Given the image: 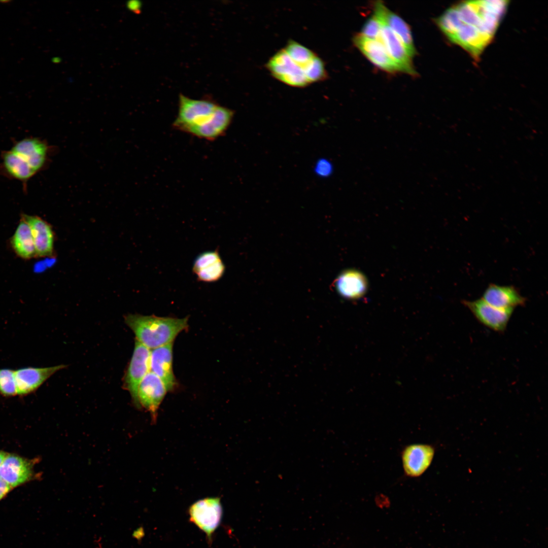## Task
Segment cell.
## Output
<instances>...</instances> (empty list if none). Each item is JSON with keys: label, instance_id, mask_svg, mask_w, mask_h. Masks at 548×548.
Here are the masks:
<instances>
[{"label": "cell", "instance_id": "obj_29", "mask_svg": "<svg viewBox=\"0 0 548 548\" xmlns=\"http://www.w3.org/2000/svg\"><path fill=\"white\" fill-rule=\"evenodd\" d=\"M127 5L128 8L130 10H131L134 12H136L138 13L139 12H140L141 3L139 1H129Z\"/></svg>", "mask_w": 548, "mask_h": 548}, {"label": "cell", "instance_id": "obj_27", "mask_svg": "<svg viewBox=\"0 0 548 548\" xmlns=\"http://www.w3.org/2000/svg\"><path fill=\"white\" fill-rule=\"evenodd\" d=\"M314 171L317 176L321 178H327L333 173V165L327 159L321 158L316 162Z\"/></svg>", "mask_w": 548, "mask_h": 548}, {"label": "cell", "instance_id": "obj_18", "mask_svg": "<svg viewBox=\"0 0 548 548\" xmlns=\"http://www.w3.org/2000/svg\"><path fill=\"white\" fill-rule=\"evenodd\" d=\"M234 115L233 110L219 105L210 119L190 130L188 133L207 140H215L225 133Z\"/></svg>", "mask_w": 548, "mask_h": 548}, {"label": "cell", "instance_id": "obj_14", "mask_svg": "<svg viewBox=\"0 0 548 548\" xmlns=\"http://www.w3.org/2000/svg\"><path fill=\"white\" fill-rule=\"evenodd\" d=\"M21 219L29 227L37 257L52 256L54 253V235L51 225L36 215L22 214Z\"/></svg>", "mask_w": 548, "mask_h": 548}, {"label": "cell", "instance_id": "obj_31", "mask_svg": "<svg viewBox=\"0 0 548 548\" xmlns=\"http://www.w3.org/2000/svg\"><path fill=\"white\" fill-rule=\"evenodd\" d=\"M10 2H11V1H10V0H2V1H0V3H2V4H7V3H9Z\"/></svg>", "mask_w": 548, "mask_h": 548}, {"label": "cell", "instance_id": "obj_13", "mask_svg": "<svg viewBox=\"0 0 548 548\" xmlns=\"http://www.w3.org/2000/svg\"><path fill=\"white\" fill-rule=\"evenodd\" d=\"M173 344L150 350V370L162 380L167 391L174 390L178 385L173 368Z\"/></svg>", "mask_w": 548, "mask_h": 548}, {"label": "cell", "instance_id": "obj_3", "mask_svg": "<svg viewBox=\"0 0 548 548\" xmlns=\"http://www.w3.org/2000/svg\"><path fill=\"white\" fill-rule=\"evenodd\" d=\"M124 320L135 339L150 350L174 342L188 327V317L178 318L129 314Z\"/></svg>", "mask_w": 548, "mask_h": 548}, {"label": "cell", "instance_id": "obj_9", "mask_svg": "<svg viewBox=\"0 0 548 548\" xmlns=\"http://www.w3.org/2000/svg\"><path fill=\"white\" fill-rule=\"evenodd\" d=\"M434 454V448L429 444L417 443L405 447L401 454L405 475L411 478L422 475L430 466Z\"/></svg>", "mask_w": 548, "mask_h": 548}, {"label": "cell", "instance_id": "obj_7", "mask_svg": "<svg viewBox=\"0 0 548 548\" xmlns=\"http://www.w3.org/2000/svg\"><path fill=\"white\" fill-rule=\"evenodd\" d=\"M463 304L482 324L496 332H502L513 313V309H502L493 306L481 298L473 301L463 300Z\"/></svg>", "mask_w": 548, "mask_h": 548}, {"label": "cell", "instance_id": "obj_30", "mask_svg": "<svg viewBox=\"0 0 548 548\" xmlns=\"http://www.w3.org/2000/svg\"><path fill=\"white\" fill-rule=\"evenodd\" d=\"M144 535V530L142 527H139L137 529L133 531L132 536L133 538L140 540Z\"/></svg>", "mask_w": 548, "mask_h": 548}, {"label": "cell", "instance_id": "obj_11", "mask_svg": "<svg viewBox=\"0 0 548 548\" xmlns=\"http://www.w3.org/2000/svg\"><path fill=\"white\" fill-rule=\"evenodd\" d=\"M373 14L395 34L413 58L416 53V49L409 25L381 1L374 4Z\"/></svg>", "mask_w": 548, "mask_h": 548}, {"label": "cell", "instance_id": "obj_15", "mask_svg": "<svg viewBox=\"0 0 548 548\" xmlns=\"http://www.w3.org/2000/svg\"><path fill=\"white\" fill-rule=\"evenodd\" d=\"M65 366L59 365L47 367H27L15 370L17 395L24 396L34 392L53 374Z\"/></svg>", "mask_w": 548, "mask_h": 548}, {"label": "cell", "instance_id": "obj_5", "mask_svg": "<svg viewBox=\"0 0 548 548\" xmlns=\"http://www.w3.org/2000/svg\"><path fill=\"white\" fill-rule=\"evenodd\" d=\"M265 67L271 76L287 85L303 88L310 85L303 70L282 49L268 60Z\"/></svg>", "mask_w": 548, "mask_h": 548}, {"label": "cell", "instance_id": "obj_24", "mask_svg": "<svg viewBox=\"0 0 548 548\" xmlns=\"http://www.w3.org/2000/svg\"><path fill=\"white\" fill-rule=\"evenodd\" d=\"M303 71L310 84L323 81L328 77L324 61L317 55Z\"/></svg>", "mask_w": 548, "mask_h": 548}, {"label": "cell", "instance_id": "obj_21", "mask_svg": "<svg viewBox=\"0 0 548 548\" xmlns=\"http://www.w3.org/2000/svg\"><path fill=\"white\" fill-rule=\"evenodd\" d=\"M337 293L349 299H358L366 292L368 284L364 275L355 269H348L341 272L334 281Z\"/></svg>", "mask_w": 548, "mask_h": 548}, {"label": "cell", "instance_id": "obj_4", "mask_svg": "<svg viewBox=\"0 0 548 548\" xmlns=\"http://www.w3.org/2000/svg\"><path fill=\"white\" fill-rule=\"evenodd\" d=\"M219 105L208 99H194L180 94L177 116L173 123L175 128L188 133L206 122Z\"/></svg>", "mask_w": 548, "mask_h": 548}, {"label": "cell", "instance_id": "obj_28", "mask_svg": "<svg viewBox=\"0 0 548 548\" xmlns=\"http://www.w3.org/2000/svg\"><path fill=\"white\" fill-rule=\"evenodd\" d=\"M12 489L8 484L0 478V500L4 498Z\"/></svg>", "mask_w": 548, "mask_h": 548}, {"label": "cell", "instance_id": "obj_1", "mask_svg": "<svg viewBox=\"0 0 548 548\" xmlns=\"http://www.w3.org/2000/svg\"><path fill=\"white\" fill-rule=\"evenodd\" d=\"M507 1H463L451 6L435 19L447 39L475 61L491 43L504 16Z\"/></svg>", "mask_w": 548, "mask_h": 548}, {"label": "cell", "instance_id": "obj_20", "mask_svg": "<svg viewBox=\"0 0 548 548\" xmlns=\"http://www.w3.org/2000/svg\"><path fill=\"white\" fill-rule=\"evenodd\" d=\"M486 302L497 308L513 309L524 305L526 301L519 290L513 286L490 284L485 290L483 298Z\"/></svg>", "mask_w": 548, "mask_h": 548}, {"label": "cell", "instance_id": "obj_25", "mask_svg": "<svg viewBox=\"0 0 548 548\" xmlns=\"http://www.w3.org/2000/svg\"><path fill=\"white\" fill-rule=\"evenodd\" d=\"M0 394L5 397L17 395L15 370L8 368L0 369Z\"/></svg>", "mask_w": 548, "mask_h": 548}, {"label": "cell", "instance_id": "obj_8", "mask_svg": "<svg viewBox=\"0 0 548 548\" xmlns=\"http://www.w3.org/2000/svg\"><path fill=\"white\" fill-rule=\"evenodd\" d=\"M150 350L135 339L132 356L124 378V386L138 407L139 385L150 370Z\"/></svg>", "mask_w": 548, "mask_h": 548}, {"label": "cell", "instance_id": "obj_6", "mask_svg": "<svg viewBox=\"0 0 548 548\" xmlns=\"http://www.w3.org/2000/svg\"><path fill=\"white\" fill-rule=\"evenodd\" d=\"M190 519L207 535L211 540L213 533L218 528L222 515V508L219 497H209L197 501L189 509Z\"/></svg>", "mask_w": 548, "mask_h": 548}, {"label": "cell", "instance_id": "obj_26", "mask_svg": "<svg viewBox=\"0 0 548 548\" xmlns=\"http://www.w3.org/2000/svg\"><path fill=\"white\" fill-rule=\"evenodd\" d=\"M382 24L379 19L373 14L363 25L361 32L363 36L374 40H379Z\"/></svg>", "mask_w": 548, "mask_h": 548}, {"label": "cell", "instance_id": "obj_23", "mask_svg": "<svg viewBox=\"0 0 548 548\" xmlns=\"http://www.w3.org/2000/svg\"><path fill=\"white\" fill-rule=\"evenodd\" d=\"M284 49L291 59L303 70L317 55L312 50L293 40L288 41Z\"/></svg>", "mask_w": 548, "mask_h": 548}, {"label": "cell", "instance_id": "obj_10", "mask_svg": "<svg viewBox=\"0 0 548 548\" xmlns=\"http://www.w3.org/2000/svg\"><path fill=\"white\" fill-rule=\"evenodd\" d=\"M167 390L162 380L152 371H149L141 382L138 390V407L147 410L152 419L156 421L159 407Z\"/></svg>", "mask_w": 548, "mask_h": 548}, {"label": "cell", "instance_id": "obj_17", "mask_svg": "<svg viewBox=\"0 0 548 548\" xmlns=\"http://www.w3.org/2000/svg\"><path fill=\"white\" fill-rule=\"evenodd\" d=\"M382 24L379 40L382 43L390 57L399 67L400 72L413 76L417 75L412 57L403 44L386 25L383 23Z\"/></svg>", "mask_w": 548, "mask_h": 548}, {"label": "cell", "instance_id": "obj_19", "mask_svg": "<svg viewBox=\"0 0 548 548\" xmlns=\"http://www.w3.org/2000/svg\"><path fill=\"white\" fill-rule=\"evenodd\" d=\"M193 271L199 281L214 282L224 275L225 266L217 250L199 255L193 263Z\"/></svg>", "mask_w": 548, "mask_h": 548}, {"label": "cell", "instance_id": "obj_12", "mask_svg": "<svg viewBox=\"0 0 548 548\" xmlns=\"http://www.w3.org/2000/svg\"><path fill=\"white\" fill-rule=\"evenodd\" d=\"M353 41L360 52L378 68L390 73L400 72L399 67L379 40L369 39L359 33L354 36Z\"/></svg>", "mask_w": 548, "mask_h": 548}, {"label": "cell", "instance_id": "obj_22", "mask_svg": "<svg viewBox=\"0 0 548 548\" xmlns=\"http://www.w3.org/2000/svg\"><path fill=\"white\" fill-rule=\"evenodd\" d=\"M10 242L13 251L20 258L30 259L37 257L30 229L22 219H20Z\"/></svg>", "mask_w": 548, "mask_h": 548}, {"label": "cell", "instance_id": "obj_2", "mask_svg": "<svg viewBox=\"0 0 548 548\" xmlns=\"http://www.w3.org/2000/svg\"><path fill=\"white\" fill-rule=\"evenodd\" d=\"M54 149L39 138L29 136L14 142L1 155L0 174L22 183L26 191L28 182L48 166Z\"/></svg>", "mask_w": 548, "mask_h": 548}, {"label": "cell", "instance_id": "obj_16", "mask_svg": "<svg viewBox=\"0 0 548 548\" xmlns=\"http://www.w3.org/2000/svg\"><path fill=\"white\" fill-rule=\"evenodd\" d=\"M33 462L16 455L6 456L0 466V478L12 488L32 479Z\"/></svg>", "mask_w": 548, "mask_h": 548}]
</instances>
